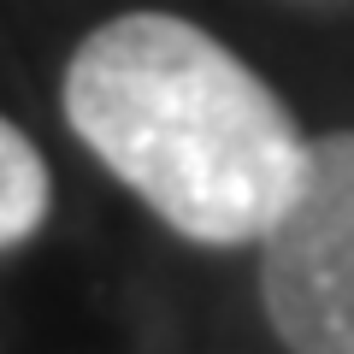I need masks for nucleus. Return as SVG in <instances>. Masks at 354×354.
Listing matches in <instances>:
<instances>
[{
  "label": "nucleus",
  "instance_id": "1",
  "mask_svg": "<svg viewBox=\"0 0 354 354\" xmlns=\"http://www.w3.org/2000/svg\"><path fill=\"white\" fill-rule=\"evenodd\" d=\"M65 118L201 248L260 242L307 165V136L266 77L177 12H118L88 30L65 65Z\"/></svg>",
  "mask_w": 354,
  "mask_h": 354
},
{
  "label": "nucleus",
  "instance_id": "2",
  "mask_svg": "<svg viewBox=\"0 0 354 354\" xmlns=\"http://www.w3.org/2000/svg\"><path fill=\"white\" fill-rule=\"evenodd\" d=\"M260 301L283 354H354V130L307 142L301 183L260 236Z\"/></svg>",
  "mask_w": 354,
  "mask_h": 354
},
{
  "label": "nucleus",
  "instance_id": "3",
  "mask_svg": "<svg viewBox=\"0 0 354 354\" xmlns=\"http://www.w3.org/2000/svg\"><path fill=\"white\" fill-rule=\"evenodd\" d=\"M53 201V183H48V165H41L36 142L0 118V248H18L41 230Z\"/></svg>",
  "mask_w": 354,
  "mask_h": 354
}]
</instances>
